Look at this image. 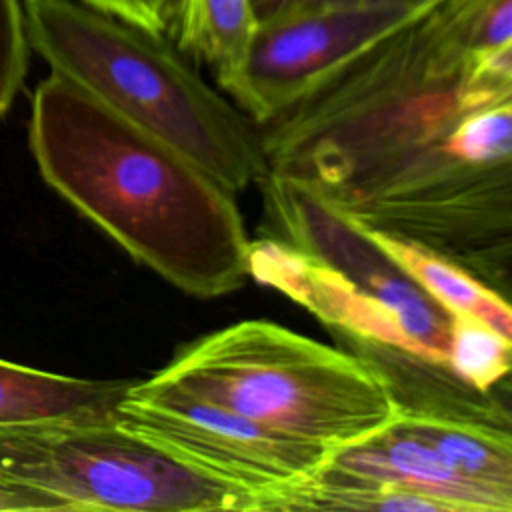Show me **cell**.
I'll return each mask as SVG.
<instances>
[{"instance_id": "1", "label": "cell", "mask_w": 512, "mask_h": 512, "mask_svg": "<svg viewBox=\"0 0 512 512\" xmlns=\"http://www.w3.org/2000/svg\"><path fill=\"white\" fill-rule=\"evenodd\" d=\"M478 0H436L258 124L268 172L508 296L512 44L478 52Z\"/></svg>"}, {"instance_id": "2", "label": "cell", "mask_w": 512, "mask_h": 512, "mask_svg": "<svg viewBox=\"0 0 512 512\" xmlns=\"http://www.w3.org/2000/svg\"><path fill=\"white\" fill-rule=\"evenodd\" d=\"M38 170L138 264L196 298L250 278V238L234 192L186 154L50 74L32 96Z\"/></svg>"}, {"instance_id": "3", "label": "cell", "mask_w": 512, "mask_h": 512, "mask_svg": "<svg viewBox=\"0 0 512 512\" xmlns=\"http://www.w3.org/2000/svg\"><path fill=\"white\" fill-rule=\"evenodd\" d=\"M28 46L52 74L162 138L230 192L266 172L258 124L212 88L174 38L80 0H24Z\"/></svg>"}, {"instance_id": "4", "label": "cell", "mask_w": 512, "mask_h": 512, "mask_svg": "<svg viewBox=\"0 0 512 512\" xmlns=\"http://www.w3.org/2000/svg\"><path fill=\"white\" fill-rule=\"evenodd\" d=\"M154 376L328 448L370 436L400 414L388 380L362 356L268 320L188 342Z\"/></svg>"}, {"instance_id": "5", "label": "cell", "mask_w": 512, "mask_h": 512, "mask_svg": "<svg viewBox=\"0 0 512 512\" xmlns=\"http://www.w3.org/2000/svg\"><path fill=\"white\" fill-rule=\"evenodd\" d=\"M266 238L306 256L330 296L342 338L402 348L446 364L452 316L380 244L376 234L310 186L266 174Z\"/></svg>"}, {"instance_id": "6", "label": "cell", "mask_w": 512, "mask_h": 512, "mask_svg": "<svg viewBox=\"0 0 512 512\" xmlns=\"http://www.w3.org/2000/svg\"><path fill=\"white\" fill-rule=\"evenodd\" d=\"M0 474L66 512L254 510L250 494L186 466L116 418L0 428Z\"/></svg>"}, {"instance_id": "7", "label": "cell", "mask_w": 512, "mask_h": 512, "mask_svg": "<svg viewBox=\"0 0 512 512\" xmlns=\"http://www.w3.org/2000/svg\"><path fill=\"white\" fill-rule=\"evenodd\" d=\"M116 420L186 466L244 490L256 512L314 476L332 450L196 398L154 374L132 380Z\"/></svg>"}, {"instance_id": "8", "label": "cell", "mask_w": 512, "mask_h": 512, "mask_svg": "<svg viewBox=\"0 0 512 512\" xmlns=\"http://www.w3.org/2000/svg\"><path fill=\"white\" fill-rule=\"evenodd\" d=\"M434 2L414 8L338 2L260 22L242 62L220 88L264 124Z\"/></svg>"}, {"instance_id": "9", "label": "cell", "mask_w": 512, "mask_h": 512, "mask_svg": "<svg viewBox=\"0 0 512 512\" xmlns=\"http://www.w3.org/2000/svg\"><path fill=\"white\" fill-rule=\"evenodd\" d=\"M312 478L326 484L402 488L440 502L446 512L512 510V496L456 472L400 416L370 436L332 448Z\"/></svg>"}, {"instance_id": "10", "label": "cell", "mask_w": 512, "mask_h": 512, "mask_svg": "<svg viewBox=\"0 0 512 512\" xmlns=\"http://www.w3.org/2000/svg\"><path fill=\"white\" fill-rule=\"evenodd\" d=\"M132 380H88L0 360V428L112 420Z\"/></svg>"}, {"instance_id": "11", "label": "cell", "mask_w": 512, "mask_h": 512, "mask_svg": "<svg viewBox=\"0 0 512 512\" xmlns=\"http://www.w3.org/2000/svg\"><path fill=\"white\" fill-rule=\"evenodd\" d=\"M398 416L456 472L512 496L510 424L472 416L406 410H400Z\"/></svg>"}, {"instance_id": "12", "label": "cell", "mask_w": 512, "mask_h": 512, "mask_svg": "<svg viewBox=\"0 0 512 512\" xmlns=\"http://www.w3.org/2000/svg\"><path fill=\"white\" fill-rule=\"evenodd\" d=\"M374 234L424 288V292L444 310L454 316L480 320L506 338L512 336V310L508 296L490 288L460 264L428 248L380 232Z\"/></svg>"}, {"instance_id": "13", "label": "cell", "mask_w": 512, "mask_h": 512, "mask_svg": "<svg viewBox=\"0 0 512 512\" xmlns=\"http://www.w3.org/2000/svg\"><path fill=\"white\" fill-rule=\"evenodd\" d=\"M256 20L250 0H184L176 28V46L212 68L222 86L242 62Z\"/></svg>"}, {"instance_id": "14", "label": "cell", "mask_w": 512, "mask_h": 512, "mask_svg": "<svg viewBox=\"0 0 512 512\" xmlns=\"http://www.w3.org/2000/svg\"><path fill=\"white\" fill-rule=\"evenodd\" d=\"M446 366L478 392H494L508 380L510 338L480 320L452 316Z\"/></svg>"}, {"instance_id": "15", "label": "cell", "mask_w": 512, "mask_h": 512, "mask_svg": "<svg viewBox=\"0 0 512 512\" xmlns=\"http://www.w3.org/2000/svg\"><path fill=\"white\" fill-rule=\"evenodd\" d=\"M28 48L20 0H0V120L26 78Z\"/></svg>"}, {"instance_id": "16", "label": "cell", "mask_w": 512, "mask_h": 512, "mask_svg": "<svg viewBox=\"0 0 512 512\" xmlns=\"http://www.w3.org/2000/svg\"><path fill=\"white\" fill-rule=\"evenodd\" d=\"M148 32L174 38L184 0H80Z\"/></svg>"}, {"instance_id": "17", "label": "cell", "mask_w": 512, "mask_h": 512, "mask_svg": "<svg viewBox=\"0 0 512 512\" xmlns=\"http://www.w3.org/2000/svg\"><path fill=\"white\" fill-rule=\"evenodd\" d=\"M26 510H56L52 500L36 488L16 482L0 474V512H26Z\"/></svg>"}, {"instance_id": "18", "label": "cell", "mask_w": 512, "mask_h": 512, "mask_svg": "<svg viewBox=\"0 0 512 512\" xmlns=\"http://www.w3.org/2000/svg\"><path fill=\"white\" fill-rule=\"evenodd\" d=\"M338 2H346V0H250V6H252L256 24H260V22L284 16V14L310 10V8H318V6H328V4H338Z\"/></svg>"}, {"instance_id": "19", "label": "cell", "mask_w": 512, "mask_h": 512, "mask_svg": "<svg viewBox=\"0 0 512 512\" xmlns=\"http://www.w3.org/2000/svg\"><path fill=\"white\" fill-rule=\"evenodd\" d=\"M346 2H354V4H376V6H404V8H414V6H422L430 0H346Z\"/></svg>"}]
</instances>
